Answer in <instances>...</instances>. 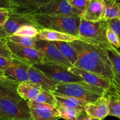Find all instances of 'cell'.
I'll use <instances>...</instances> for the list:
<instances>
[{
    "label": "cell",
    "instance_id": "cell-18",
    "mask_svg": "<svg viewBox=\"0 0 120 120\" xmlns=\"http://www.w3.org/2000/svg\"><path fill=\"white\" fill-rule=\"evenodd\" d=\"M39 31V32L36 36V38L39 40L49 41H63V42H70L79 40V38L77 36L58 31L49 29H41Z\"/></svg>",
    "mask_w": 120,
    "mask_h": 120
},
{
    "label": "cell",
    "instance_id": "cell-35",
    "mask_svg": "<svg viewBox=\"0 0 120 120\" xmlns=\"http://www.w3.org/2000/svg\"><path fill=\"white\" fill-rule=\"evenodd\" d=\"M11 60L0 56V71L4 72L6 70L9 66Z\"/></svg>",
    "mask_w": 120,
    "mask_h": 120
},
{
    "label": "cell",
    "instance_id": "cell-31",
    "mask_svg": "<svg viewBox=\"0 0 120 120\" xmlns=\"http://www.w3.org/2000/svg\"><path fill=\"white\" fill-rule=\"evenodd\" d=\"M106 35L108 40L112 46L116 48H120V39L117 34L109 25L106 31Z\"/></svg>",
    "mask_w": 120,
    "mask_h": 120
},
{
    "label": "cell",
    "instance_id": "cell-7",
    "mask_svg": "<svg viewBox=\"0 0 120 120\" xmlns=\"http://www.w3.org/2000/svg\"><path fill=\"white\" fill-rule=\"evenodd\" d=\"M12 58L19 60L29 66H34L44 61L43 53L37 48L25 47L8 41Z\"/></svg>",
    "mask_w": 120,
    "mask_h": 120
},
{
    "label": "cell",
    "instance_id": "cell-11",
    "mask_svg": "<svg viewBox=\"0 0 120 120\" xmlns=\"http://www.w3.org/2000/svg\"><path fill=\"white\" fill-rule=\"evenodd\" d=\"M75 14L82 17L83 12L72 7L68 0H50L48 4L41 7L35 14Z\"/></svg>",
    "mask_w": 120,
    "mask_h": 120
},
{
    "label": "cell",
    "instance_id": "cell-16",
    "mask_svg": "<svg viewBox=\"0 0 120 120\" xmlns=\"http://www.w3.org/2000/svg\"><path fill=\"white\" fill-rule=\"evenodd\" d=\"M69 70L87 83L104 88L108 91L110 89V81L105 78L78 67H71L69 68Z\"/></svg>",
    "mask_w": 120,
    "mask_h": 120
},
{
    "label": "cell",
    "instance_id": "cell-17",
    "mask_svg": "<svg viewBox=\"0 0 120 120\" xmlns=\"http://www.w3.org/2000/svg\"><path fill=\"white\" fill-rule=\"evenodd\" d=\"M106 7L104 0H90L89 5L83 12L82 18L90 22L104 21Z\"/></svg>",
    "mask_w": 120,
    "mask_h": 120
},
{
    "label": "cell",
    "instance_id": "cell-39",
    "mask_svg": "<svg viewBox=\"0 0 120 120\" xmlns=\"http://www.w3.org/2000/svg\"></svg>",
    "mask_w": 120,
    "mask_h": 120
},
{
    "label": "cell",
    "instance_id": "cell-29",
    "mask_svg": "<svg viewBox=\"0 0 120 120\" xmlns=\"http://www.w3.org/2000/svg\"><path fill=\"white\" fill-rule=\"evenodd\" d=\"M39 32V29L36 28L34 25H23V27H21L14 35L36 38Z\"/></svg>",
    "mask_w": 120,
    "mask_h": 120
},
{
    "label": "cell",
    "instance_id": "cell-21",
    "mask_svg": "<svg viewBox=\"0 0 120 120\" xmlns=\"http://www.w3.org/2000/svg\"><path fill=\"white\" fill-rule=\"evenodd\" d=\"M19 84L7 76L0 80V98H18L17 92Z\"/></svg>",
    "mask_w": 120,
    "mask_h": 120
},
{
    "label": "cell",
    "instance_id": "cell-8",
    "mask_svg": "<svg viewBox=\"0 0 120 120\" xmlns=\"http://www.w3.org/2000/svg\"><path fill=\"white\" fill-rule=\"evenodd\" d=\"M36 48L43 53V61L52 62L69 68L72 67L52 41L36 39Z\"/></svg>",
    "mask_w": 120,
    "mask_h": 120
},
{
    "label": "cell",
    "instance_id": "cell-13",
    "mask_svg": "<svg viewBox=\"0 0 120 120\" xmlns=\"http://www.w3.org/2000/svg\"><path fill=\"white\" fill-rule=\"evenodd\" d=\"M26 25H34L29 16L10 12L8 20L0 27V36L7 38Z\"/></svg>",
    "mask_w": 120,
    "mask_h": 120
},
{
    "label": "cell",
    "instance_id": "cell-23",
    "mask_svg": "<svg viewBox=\"0 0 120 120\" xmlns=\"http://www.w3.org/2000/svg\"><path fill=\"white\" fill-rule=\"evenodd\" d=\"M55 96L58 102L57 105L73 109L85 110V107L89 103L87 101L80 99L64 95H55Z\"/></svg>",
    "mask_w": 120,
    "mask_h": 120
},
{
    "label": "cell",
    "instance_id": "cell-15",
    "mask_svg": "<svg viewBox=\"0 0 120 120\" xmlns=\"http://www.w3.org/2000/svg\"><path fill=\"white\" fill-rule=\"evenodd\" d=\"M85 112L89 116L99 120H103L109 116V93L94 102H89L85 107Z\"/></svg>",
    "mask_w": 120,
    "mask_h": 120
},
{
    "label": "cell",
    "instance_id": "cell-4",
    "mask_svg": "<svg viewBox=\"0 0 120 120\" xmlns=\"http://www.w3.org/2000/svg\"><path fill=\"white\" fill-rule=\"evenodd\" d=\"M108 27L107 21L93 22L82 18L79 30V38L90 44L107 48L111 45L106 35Z\"/></svg>",
    "mask_w": 120,
    "mask_h": 120
},
{
    "label": "cell",
    "instance_id": "cell-3",
    "mask_svg": "<svg viewBox=\"0 0 120 120\" xmlns=\"http://www.w3.org/2000/svg\"><path fill=\"white\" fill-rule=\"evenodd\" d=\"M50 92L55 95L70 96L88 102H94L109 92L104 88L90 84L84 81L60 82Z\"/></svg>",
    "mask_w": 120,
    "mask_h": 120
},
{
    "label": "cell",
    "instance_id": "cell-34",
    "mask_svg": "<svg viewBox=\"0 0 120 120\" xmlns=\"http://www.w3.org/2000/svg\"><path fill=\"white\" fill-rule=\"evenodd\" d=\"M10 11L7 8H0V27H2L8 20Z\"/></svg>",
    "mask_w": 120,
    "mask_h": 120
},
{
    "label": "cell",
    "instance_id": "cell-9",
    "mask_svg": "<svg viewBox=\"0 0 120 120\" xmlns=\"http://www.w3.org/2000/svg\"><path fill=\"white\" fill-rule=\"evenodd\" d=\"M33 120H58L61 113L56 106L47 104L28 101Z\"/></svg>",
    "mask_w": 120,
    "mask_h": 120
},
{
    "label": "cell",
    "instance_id": "cell-40",
    "mask_svg": "<svg viewBox=\"0 0 120 120\" xmlns=\"http://www.w3.org/2000/svg\"></svg>",
    "mask_w": 120,
    "mask_h": 120
},
{
    "label": "cell",
    "instance_id": "cell-1",
    "mask_svg": "<svg viewBox=\"0 0 120 120\" xmlns=\"http://www.w3.org/2000/svg\"><path fill=\"white\" fill-rule=\"evenodd\" d=\"M71 44L78 54V60L73 67L97 74L109 80L111 83L113 72L106 48L80 40L71 42Z\"/></svg>",
    "mask_w": 120,
    "mask_h": 120
},
{
    "label": "cell",
    "instance_id": "cell-25",
    "mask_svg": "<svg viewBox=\"0 0 120 120\" xmlns=\"http://www.w3.org/2000/svg\"><path fill=\"white\" fill-rule=\"evenodd\" d=\"M32 101L37 103L47 104L52 105L56 107H57L58 104L55 95H53L50 91L43 89L41 91L39 95L37 96V98Z\"/></svg>",
    "mask_w": 120,
    "mask_h": 120
},
{
    "label": "cell",
    "instance_id": "cell-38",
    "mask_svg": "<svg viewBox=\"0 0 120 120\" xmlns=\"http://www.w3.org/2000/svg\"><path fill=\"white\" fill-rule=\"evenodd\" d=\"M5 77H6V76H5L4 74V72L0 71V80H2V79L4 78Z\"/></svg>",
    "mask_w": 120,
    "mask_h": 120
},
{
    "label": "cell",
    "instance_id": "cell-14",
    "mask_svg": "<svg viewBox=\"0 0 120 120\" xmlns=\"http://www.w3.org/2000/svg\"><path fill=\"white\" fill-rule=\"evenodd\" d=\"M30 66L19 60L12 58L9 66L4 71L5 76L19 84L29 81L28 69Z\"/></svg>",
    "mask_w": 120,
    "mask_h": 120
},
{
    "label": "cell",
    "instance_id": "cell-2",
    "mask_svg": "<svg viewBox=\"0 0 120 120\" xmlns=\"http://www.w3.org/2000/svg\"><path fill=\"white\" fill-rule=\"evenodd\" d=\"M34 26L40 30L49 29L70 34L79 38L82 17L75 14H36L28 16Z\"/></svg>",
    "mask_w": 120,
    "mask_h": 120
},
{
    "label": "cell",
    "instance_id": "cell-24",
    "mask_svg": "<svg viewBox=\"0 0 120 120\" xmlns=\"http://www.w3.org/2000/svg\"><path fill=\"white\" fill-rule=\"evenodd\" d=\"M106 10L104 21H108L113 19L120 20V0H104Z\"/></svg>",
    "mask_w": 120,
    "mask_h": 120
},
{
    "label": "cell",
    "instance_id": "cell-6",
    "mask_svg": "<svg viewBox=\"0 0 120 120\" xmlns=\"http://www.w3.org/2000/svg\"><path fill=\"white\" fill-rule=\"evenodd\" d=\"M34 67L42 72L49 78L57 83L83 81L78 76L71 73L69 70V68L52 62L43 61L34 65Z\"/></svg>",
    "mask_w": 120,
    "mask_h": 120
},
{
    "label": "cell",
    "instance_id": "cell-5",
    "mask_svg": "<svg viewBox=\"0 0 120 120\" xmlns=\"http://www.w3.org/2000/svg\"><path fill=\"white\" fill-rule=\"evenodd\" d=\"M33 120L28 101L22 98H0V120Z\"/></svg>",
    "mask_w": 120,
    "mask_h": 120
},
{
    "label": "cell",
    "instance_id": "cell-36",
    "mask_svg": "<svg viewBox=\"0 0 120 120\" xmlns=\"http://www.w3.org/2000/svg\"><path fill=\"white\" fill-rule=\"evenodd\" d=\"M76 120H99L89 116V115L86 114V112L84 111L83 112V113H82L81 114H80V115L77 116Z\"/></svg>",
    "mask_w": 120,
    "mask_h": 120
},
{
    "label": "cell",
    "instance_id": "cell-28",
    "mask_svg": "<svg viewBox=\"0 0 120 120\" xmlns=\"http://www.w3.org/2000/svg\"><path fill=\"white\" fill-rule=\"evenodd\" d=\"M109 116H114L120 118V98L109 94Z\"/></svg>",
    "mask_w": 120,
    "mask_h": 120
},
{
    "label": "cell",
    "instance_id": "cell-32",
    "mask_svg": "<svg viewBox=\"0 0 120 120\" xmlns=\"http://www.w3.org/2000/svg\"><path fill=\"white\" fill-rule=\"evenodd\" d=\"M68 2L72 7L83 12L89 5L90 0H68Z\"/></svg>",
    "mask_w": 120,
    "mask_h": 120
},
{
    "label": "cell",
    "instance_id": "cell-26",
    "mask_svg": "<svg viewBox=\"0 0 120 120\" xmlns=\"http://www.w3.org/2000/svg\"><path fill=\"white\" fill-rule=\"evenodd\" d=\"M7 40L8 41L21 45L36 48V38L13 35L7 38Z\"/></svg>",
    "mask_w": 120,
    "mask_h": 120
},
{
    "label": "cell",
    "instance_id": "cell-10",
    "mask_svg": "<svg viewBox=\"0 0 120 120\" xmlns=\"http://www.w3.org/2000/svg\"><path fill=\"white\" fill-rule=\"evenodd\" d=\"M113 72L109 94L120 98V50L111 45L106 48Z\"/></svg>",
    "mask_w": 120,
    "mask_h": 120
},
{
    "label": "cell",
    "instance_id": "cell-33",
    "mask_svg": "<svg viewBox=\"0 0 120 120\" xmlns=\"http://www.w3.org/2000/svg\"><path fill=\"white\" fill-rule=\"evenodd\" d=\"M109 25L117 34L120 39V20L113 19L107 21Z\"/></svg>",
    "mask_w": 120,
    "mask_h": 120
},
{
    "label": "cell",
    "instance_id": "cell-20",
    "mask_svg": "<svg viewBox=\"0 0 120 120\" xmlns=\"http://www.w3.org/2000/svg\"><path fill=\"white\" fill-rule=\"evenodd\" d=\"M42 90L41 85L30 81L21 82L17 88L18 94L20 97L28 101L36 99Z\"/></svg>",
    "mask_w": 120,
    "mask_h": 120
},
{
    "label": "cell",
    "instance_id": "cell-30",
    "mask_svg": "<svg viewBox=\"0 0 120 120\" xmlns=\"http://www.w3.org/2000/svg\"><path fill=\"white\" fill-rule=\"evenodd\" d=\"M7 42V38L0 36V56L8 59H12V54L8 47Z\"/></svg>",
    "mask_w": 120,
    "mask_h": 120
},
{
    "label": "cell",
    "instance_id": "cell-22",
    "mask_svg": "<svg viewBox=\"0 0 120 120\" xmlns=\"http://www.w3.org/2000/svg\"><path fill=\"white\" fill-rule=\"evenodd\" d=\"M54 44L59 49L63 56L69 61L71 66H74L77 60L78 54L75 47L70 42L63 41H52Z\"/></svg>",
    "mask_w": 120,
    "mask_h": 120
},
{
    "label": "cell",
    "instance_id": "cell-27",
    "mask_svg": "<svg viewBox=\"0 0 120 120\" xmlns=\"http://www.w3.org/2000/svg\"><path fill=\"white\" fill-rule=\"evenodd\" d=\"M57 108L61 113V118L66 120H76L77 116L85 111V110L73 109L57 105Z\"/></svg>",
    "mask_w": 120,
    "mask_h": 120
},
{
    "label": "cell",
    "instance_id": "cell-19",
    "mask_svg": "<svg viewBox=\"0 0 120 120\" xmlns=\"http://www.w3.org/2000/svg\"><path fill=\"white\" fill-rule=\"evenodd\" d=\"M29 81L35 82L41 86L43 89L52 91L57 84V82L49 78L42 72L34 66H30L28 69Z\"/></svg>",
    "mask_w": 120,
    "mask_h": 120
},
{
    "label": "cell",
    "instance_id": "cell-37",
    "mask_svg": "<svg viewBox=\"0 0 120 120\" xmlns=\"http://www.w3.org/2000/svg\"><path fill=\"white\" fill-rule=\"evenodd\" d=\"M0 8L10 9L11 8V0H0Z\"/></svg>",
    "mask_w": 120,
    "mask_h": 120
},
{
    "label": "cell",
    "instance_id": "cell-12",
    "mask_svg": "<svg viewBox=\"0 0 120 120\" xmlns=\"http://www.w3.org/2000/svg\"><path fill=\"white\" fill-rule=\"evenodd\" d=\"M50 0H11L10 12L30 16L35 14L41 7Z\"/></svg>",
    "mask_w": 120,
    "mask_h": 120
}]
</instances>
